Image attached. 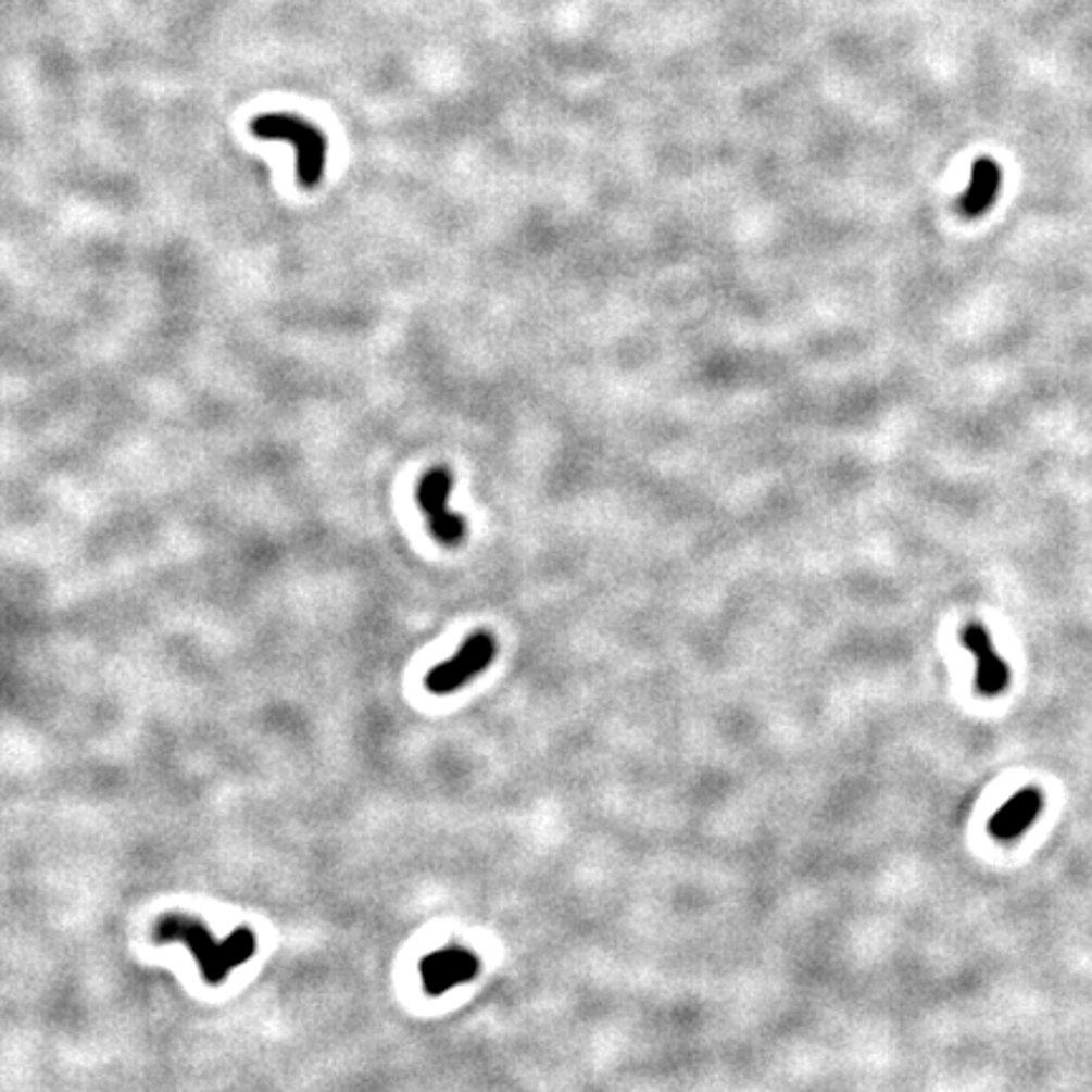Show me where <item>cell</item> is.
Returning <instances> with one entry per match:
<instances>
[{
  "label": "cell",
  "instance_id": "6",
  "mask_svg": "<svg viewBox=\"0 0 1092 1092\" xmlns=\"http://www.w3.org/2000/svg\"><path fill=\"white\" fill-rule=\"evenodd\" d=\"M1044 807L1042 792L1037 787H1025L1019 789L1012 800H1006L1002 804V809L991 817L989 823V834L999 842H1012L1021 838L1027 832L1029 825H1034V819L1040 817V812Z\"/></svg>",
  "mask_w": 1092,
  "mask_h": 1092
},
{
  "label": "cell",
  "instance_id": "3",
  "mask_svg": "<svg viewBox=\"0 0 1092 1092\" xmlns=\"http://www.w3.org/2000/svg\"><path fill=\"white\" fill-rule=\"evenodd\" d=\"M453 491V476L448 468H432L421 478L417 486V503H421L423 514L428 516V529L440 544L455 547L466 539V522L461 516L451 514L448 499Z\"/></svg>",
  "mask_w": 1092,
  "mask_h": 1092
},
{
  "label": "cell",
  "instance_id": "5",
  "mask_svg": "<svg viewBox=\"0 0 1092 1092\" xmlns=\"http://www.w3.org/2000/svg\"><path fill=\"white\" fill-rule=\"evenodd\" d=\"M962 640L969 653L976 657V691L981 695H999L1009 683V668L999 657L991 642V635L981 623H969L964 627Z\"/></svg>",
  "mask_w": 1092,
  "mask_h": 1092
},
{
  "label": "cell",
  "instance_id": "2",
  "mask_svg": "<svg viewBox=\"0 0 1092 1092\" xmlns=\"http://www.w3.org/2000/svg\"><path fill=\"white\" fill-rule=\"evenodd\" d=\"M251 131L261 139H281L297 152V177L301 188L312 190L327 170V137L312 122L297 114H261L251 122Z\"/></svg>",
  "mask_w": 1092,
  "mask_h": 1092
},
{
  "label": "cell",
  "instance_id": "1",
  "mask_svg": "<svg viewBox=\"0 0 1092 1092\" xmlns=\"http://www.w3.org/2000/svg\"><path fill=\"white\" fill-rule=\"evenodd\" d=\"M154 939L188 943V949L192 951V956H196V962L200 966V974H203V979L211 983V987L226 979L234 966L246 964L255 951V939L251 928L246 926L236 928L234 936H230L226 943H218L211 939L205 926H200L196 920L183 916L162 918L158 924V931H154Z\"/></svg>",
  "mask_w": 1092,
  "mask_h": 1092
},
{
  "label": "cell",
  "instance_id": "7",
  "mask_svg": "<svg viewBox=\"0 0 1092 1092\" xmlns=\"http://www.w3.org/2000/svg\"><path fill=\"white\" fill-rule=\"evenodd\" d=\"M1002 167L994 158H979L971 170V180L969 188L958 200V211H962L964 218L976 221L981 215H987L991 208H994L999 192H1002Z\"/></svg>",
  "mask_w": 1092,
  "mask_h": 1092
},
{
  "label": "cell",
  "instance_id": "4",
  "mask_svg": "<svg viewBox=\"0 0 1092 1092\" xmlns=\"http://www.w3.org/2000/svg\"><path fill=\"white\" fill-rule=\"evenodd\" d=\"M495 657V642L488 632H476L463 642L461 653L453 661L440 663L428 673L425 686L430 693L445 695L459 691L463 683L474 680L478 673H484Z\"/></svg>",
  "mask_w": 1092,
  "mask_h": 1092
}]
</instances>
